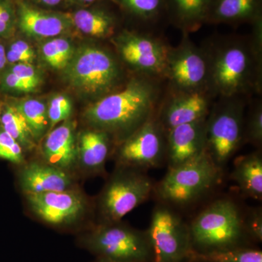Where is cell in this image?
<instances>
[{"instance_id": "cell-1", "label": "cell", "mask_w": 262, "mask_h": 262, "mask_svg": "<svg viewBox=\"0 0 262 262\" xmlns=\"http://www.w3.org/2000/svg\"><path fill=\"white\" fill-rule=\"evenodd\" d=\"M248 35L215 34L201 45L208 63V86L219 96H259L262 92V17Z\"/></svg>"}, {"instance_id": "cell-2", "label": "cell", "mask_w": 262, "mask_h": 262, "mask_svg": "<svg viewBox=\"0 0 262 262\" xmlns=\"http://www.w3.org/2000/svg\"><path fill=\"white\" fill-rule=\"evenodd\" d=\"M165 87L160 79L133 75L120 89L90 105L84 120L119 144L156 115Z\"/></svg>"}, {"instance_id": "cell-3", "label": "cell", "mask_w": 262, "mask_h": 262, "mask_svg": "<svg viewBox=\"0 0 262 262\" xmlns=\"http://www.w3.org/2000/svg\"><path fill=\"white\" fill-rule=\"evenodd\" d=\"M244 218L238 205L230 198L212 202L189 225L193 250L203 253L251 246Z\"/></svg>"}, {"instance_id": "cell-4", "label": "cell", "mask_w": 262, "mask_h": 262, "mask_svg": "<svg viewBox=\"0 0 262 262\" xmlns=\"http://www.w3.org/2000/svg\"><path fill=\"white\" fill-rule=\"evenodd\" d=\"M117 56L97 46L75 51L64 69L66 81L84 96L100 98L122 87L129 78Z\"/></svg>"}, {"instance_id": "cell-5", "label": "cell", "mask_w": 262, "mask_h": 262, "mask_svg": "<svg viewBox=\"0 0 262 262\" xmlns=\"http://www.w3.org/2000/svg\"><path fill=\"white\" fill-rule=\"evenodd\" d=\"M223 170L204 152L187 163L168 168L155 184L153 193L160 203L184 207L195 203L211 192L222 180Z\"/></svg>"}, {"instance_id": "cell-6", "label": "cell", "mask_w": 262, "mask_h": 262, "mask_svg": "<svg viewBox=\"0 0 262 262\" xmlns=\"http://www.w3.org/2000/svg\"><path fill=\"white\" fill-rule=\"evenodd\" d=\"M77 241L79 246L98 259L152 262V250L146 231L121 222L99 223L81 234Z\"/></svg>"}, {"instance_id": "cell-7", "label": "cell", "mask_w": 262, "mask_h": 262, "mask_svg": "<svg viewBox=\"0 0 262 262\" xmlns=\"http://www.w3.org/2000/svg\"><path fill=\"white\" fill-rule=\"evenodd\" d=\"M249 98L219 96L206 117V152L222 170L244 144V117Z\"/></svg>"}, {"instance_id": "cell-8", "label": "cell", "mask_w": 262, "mask_h": 262, "mask_svg": "<svg viewBox=\"0 0 262 262\" xmlns=\"http://www.w3.org/2000/svg\"><path fill=\"white\" fill-rule=\"evenodd\" d=\"M154 187L144 170L117 166L98 198L101 223L120 222L149 198Z\"/></svg>"}, {"instance_id": "cell-9", "label": "cell", "mask_w": 262, "mask_h": 262, "mask_svg": "<svg viewBox=\"0 0 262 262\" xmlns=\"http://www.w3.org/2000/svg\"><path fill=\"white\" fill-rule=\"evenodd\" d=\"M113 38L117 57L133 75L165 81L167 53L170 46L160 34L125 29Z\"/></svg>"}, {"instance_id": "cell-10", "label": "cell", "mask_w": 262, "mask_h": 262, "mask_svg": "<svg viewBox=\"0 0 262 262\" xmlns=\"http://www.w3.org/2000/svg\"><path fill=\"white\" fill-rule=\"evenodd\" d=\"M152 250V262H189L193 250L189 225L171 206L160 203L146 230Z\"/></svg>"}, {"instance_id": "cell-11", "label": "cell", "mask_w": 262, "mask_h": 262, "mask_svg": "<svg viewBox=\"0 0 262 262\" xmlns=\"http://www.w3.org/2000/svg\"><path fill=\"white\" fill-rule=\"evenodd\" d=\"M164 79L165 86L169 89L193 91L209 89L206 53L201 46H196L193 42L189 34L182 33L178 46L169 47Z\"/></svg>"}, {"instance_id": "cell-12", "label": "cell", "mask_w": 262, "mask_h": 262, "mask_svg": "<svg viewBox=\"0 0 262 262\" xmlns=\"http://www.w3.org/2000/svg\"><path fill=\"white\" fill-rule=\"evenodd\" d=\"M117 166L144 170L161 166L166 158V135L156 115L117 144Z\"/></svg>"}, {"instance_id": "cell-13", "label": "cell", "mask_w": 262, "mask_h": 262, "mask_svg": "<svg viewBox=\"0 0 262 262\" xmlns=\"http://www.w3.org/2000/svg\"><path fill=\"white\" fill-rule=\"evenodd\" d=\"M24 198L38 220L56 228L73 227L89 211V199L77 188L61 192L25 194Z\"/></svg>"}, {"instance_id": "cell-14", "label": "cell", "mask_w": 262, "mask_h": 262, "mask_svg": "<svg viewBox=\"0 0 262 262\" xmlns=\"http://www.w3.org/2000/svg\"><path fill=\"white\" fill-rule=\"evenodd\" d=\"M216 96L209 89L177 91L165 87L156 117L164 130L206 118Z\"/></svg>"}, {"instance_id": "cell-15", "label": "cell", "mask_w": 262, "mask_h": 262, "mask_svg": "<svg viewBox=\"0 0 262 262\" xmlns=\"http://www.w3.org/2000/svg\"><path fill=\"white\" fill-rule=\"evenodd\" d=\"M15 5L17 29L29 37H56L74 28L70 13L43 9L24 0H15Z\"/></svg>"}, {"instance_id": "cell-16", "label": "cell", "mask_w": 262, "mask_h": 262, "mask_svg": "<svg viewBox=\"0 0 262 262\" xmlns=\"http://www.w3.org/2000/svg\"><path fill=\"white\" fill-rule=\"evenodd\" d=\"M206 118L170 129L166 135V158L168 168H173L206 151Z\"/></svg>"}, {"instance_id": "cell-17", "label": "cell", "mask_w": 262, "mask_h": 262, "mask_svg": "<svg viewBox=\"0 0 262 262\" xmlns=\"http://www.w3.org/2000/svg\"><path fill=\"white\" fill-rule=\"evenodd\" d=\"M18 173V184L24 194L61 192L75 189L72 173L46 162L23 164Z\"/></svg>"}, {"instance_id": "cell-18", "label": "cell", "mask_w": 262, "mask_h": 262, "mask_svg": "<svg viewBox=\"0 0 262 262\" xmlns=\"http://www.w3.org/2000/svg\"><path fill=\"white\" fill-rule=\"evenodd\" d=\"M44 162L72 173L77 168V136L73 122L66 120L50 130L43 144Z\"/></svg>"}, {"instance_id": "cell-19", "label": "cell", "mask_w": 262, "mask_h": 262, "mask_svg": "<svg viewBox=\"0 0 262 262\" xmlns=\"http://www.w3.org/2000/svg\"><path fill=\"white\" fill-rule=\"evenodd\" d=\"M114 139L106 131L90 127L77 136V168L85 173L102 174Z\"/></svg>"}, {"instance_id": "cell-20", "label": "cell", "mask_w": 262, "mask_h": 262, "mask_svg": "<svg viewBox=\"0 0 262 262\" xmlns=\"http://www.w3.org/2000/svg\"><path fill=\"white\" fill-rule=\"evenodd\" d=\"M262 17V0H210L206 24L238 27Z\"/></svg>"}, {"instance_id": "cell-21", "label": "cell", "mask_w": 262, "mask_h": 262, "mask_svg": "<svg viewBox=\"0 0 262 262\" xmlns=\"http://www.w3.org/2000/svg\"><path fill=\"white\" fill-rule=\"evenodd\" d=\"M102 2L70 13L74 28L98 39L113 38L117 34L120 19L113 10L103 5Z\"/></svg>"}, {"instance_id": "cell-22", "label": "cell", "mask_w": 262, "mask_h": 262, "mask_svg": "<svg viewBox=\"0 0 262 262\" xmlns=\"http://www.w3.org/2000/svg\"><path fill=\"white\" fill-rule=\"evenodd\" d=\"M168 23L190 34L206 24L210 0H165Z\"/></svg>"}, {"instance_id": "cell-23", "label": "cell", "mask_w": 262, "mask_h": 262, "mask_svg": "<svg viewBox=\"0 0 262 262\" xmlns=\"http://www.w3.org/2000/svg\"><path fill=\"white\" fill-rule=\"evenodd\" d=\"M231 179L238 186L239 191L247 198L262 199L261 150L237 157L234 160Z\"/></svg>"}, {"instance_id": "cell-24", "label": "cell", "mask_w": 262, "mask_h": 262, "mask_svg": "<svg viewBox=\"0 0 262 262\" xmlns=\"http://www.w3.org/2000/svg\"><path fill=\"white\" fill-rule=\"evenodd\" d=\"M140 27L139 31L157 33L168 23L165 0H111Z\"/></svg>"}, {"instance_id": "cell-25", "label": "cell", "mask_w": 262, "mask_h": 262, "mask_svg": "<svg viewBox=\"0 0 262 262\" xmlns=\"http://www.w3.org/2000/svg\"><path fill=\"white\" fill-rule=\"evenodd\" d=\"M0 125L18 141L24 151H32L37 146L32 131L14 103H0Z\"/></svg>"}, {"instance_id": "cell-26", "label": "cell", "mask_w": 262, "mask_h": 262, "mask_svg": "<svg viewBox=\"0 0 262 262\" xmlns=\"http://www.w3.org/2000/svg\"><path fill=\"white\" fill-rule=\"evenodd\" d=\"M189 262H262V251L251 246L210 252L193 251Z\"/></svg>"}, {"instance_id": "cell-27", "label": "cell", "mask_w": 262, "mask_h": 262, "mask_svg": "<svg viewBox=\"0 0 262 262\" xmlns=\"http://www.w3.org/2000/svg\"><path fill=\"white\" fill-rule=\"evenodd\" d=\"M14 104L25 119L36 142H38L49 127L48 108L46 105L42 101L35 99L23 100Z\"/></svg>"}, {"instance_id": "cell-28", "label": "cell", "mask_w": 262, "mask_h": 262, "mask_svg": "<svg viewBox=\"0 0 262 262\" xmlns=\"http://www.w3.org/2000/svg\"><path fill=\"white\" fill-rule=\"evenodd\" d=\"M248 99L244 117V144H249L258 149L262 145V101L261 98Z\"/></svg>"}, {"instance_id": "cell-29", "label": "cell", "mask_w": 262, "mask_h": 262, "mask_svg": "<svg viewBox=\"0 0 262 262\" xmlns=\"http://www.w3.org/2000/svg\"><path fill=\"white\" fill-rule=\"evenodd\" d=\"M43 59L52 68L64 70L73 56V46L64 38H54L43 44L41 48Z\"/></svg>"}, {"instance_id": "cell-30", "label": "cell", "mask_w": 262, "mask_h": 262, "mask_svg": "<svg viewBox=\"0 0 262 262\" xmlns=\"http://www.w3.org/2000/svg\"><path fill=\"white\" fill-rule=\"evenodd\" d=\"M17 29L15 0H0V41L13 37Z\"/></svg>"}, {"instance_id": "cell-31", "label": "cell", "mask_w": 262, "mask_h": 262, "mask_svg": "<svg viewBox=\"0 0 262 262\" xmlns=\"http://www.w3.org/2000/svg\"><path fill=\"white\" fill-rule=\"evenodd\" d=\"M24 151L18 141L0 125V159L22 165L26 163Z\"/></svg>"}, {"instance_id": "cell-32", "label": "cell", "mask_w": 262, "mask_h": 262, "mask_svg": "<svg viewBox=\"0 0 262 262\" xmlns=\"http://www.w3.org/2000/svg\"><path fill=\"white\" fill-rule=\"evenodd\" d=\"M72 112V104L70 98L63 95H58L52 98L48 108L50 130L59 122L68 120Z\"/></svg>"}, {"instance_id": "cell-33", "label": "cell", "mask_w": 262, "mask_h": 262, "mask_svg": "<svg viewBox=\"0 0 262 262\" xmlns=\"http://www.w3.org/2000/svg\"><path fill=\"white\" fill-rule=\"evenodd\" d=\"M7 61L10 64L29 63L32 64L35 60V53L28 44L23 40L12 42L6 50Z\"/></svg>"}, {"instance_id": "cell-34", "label": "cell", "mask_w": 262, "mask_h": 262, "mask_svg": "<svg viewBox=\"0 0 262 262\" xmlns=\"http://www.w3.org/2000/svg\"><path fill=\"white\" fill-rule=\"evenodd\" d=\"M244 227L246 234L251 242L261 243L262 241L261 208H253L244 213Z\"/></svg>"}, {"instance_id": "cell-35", "label": "cell", "mask_w": 262, "mask_h": 262, "mask_svg": "<svg viewBox=\"0 0 262 262\" xmlns=\"http://www.w3.org/2000/svg\"><path fill=\"white\" fill-rule=\"evenodd\" d=\"M12 73L28 84L34 91L41 83V77L37 70L32 64L29 63H15L8 69Z\"/></svg>"}, {"instance_id": "cell-36", "label": "cell", "mask_w": 262, "mask_h": 262, "mask_svg": "<svg viewBox=\"0 0 262 262\" xmlns=\"http://www.w3.org/2000/svg\"><path fill=\"white\" fill-rule=\"evenodd\" d=\"M29 4L43 9L55 10V8L67 5L65 0H24Z\"/></svg>"}, {"instance_id": "cell-37", "label": "cell", "mask_w": 262, "mask_h": 262, "mask_svg": "<svg viewBox=\"0 0 262 262\" xmlns=\"http://www.w3.org/2000/svg\"><path fill=\"white\" fill-rule=\"evenodd\" d=\"M65 1L67 5H75L80 8L90 6V5L99 3L103 0H65Z\"/></svg>"}, {"instance_id": "cell-38", "label": "cell", "mask_w": 262, "mask_h": 262, "mask_svg": "<svg viewBox=\"0 0 262 262\" xmlns=\"http://www.w3.org/2000/svg\"><path fill=\"white\" fill-rule=\"evenodd\" d=\"M8 63L6 56V48H5L4 45L0 42V75L5 70Z\"/></svg>"}, {"instance_id": "cell-39", "label": "cell", "mask_w": 262, "mask_h": 262, "mask_svg": "<svg viewBox=\"0 0 262 262\" xmlns=\"http://www.w3.org/2000/svg\"><path fill=\"white\" fill-rule=\"evenodd\" d=\"M95 262H117V261H108V260H105V259H98V258H97V260H96V261Z\"/></svg>"}]
</instances>
